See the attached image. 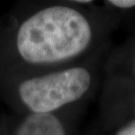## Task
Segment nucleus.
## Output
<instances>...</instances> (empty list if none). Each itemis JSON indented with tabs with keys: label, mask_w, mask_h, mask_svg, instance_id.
Segmentation results:
<instances>
[{
	"label": "nucleus",
	"mask_w": 135,
	"mask_h": 135,
	"mask_svg": "<svg viewBox=\"0 0 135 135\" xmlns=\"http://www.w3.org/2000/svg\"><path fill=\"white\" fill-rule=\"evenodd\" d=\"M15 135H65V131L53 114L32 113L22 121Z\"/></svg>",
	"instance_id": "3"
},
{
	"label": "nucleus",
	"mask_w": 135,
	"mask_h": 135,
	"mask_svg": "<svg viewBox=\"0 0 135 135\" xmlns=\"http://www.w3.org/2000/svg\"><path fill=\"white\" fill-rule=\"evenodd\" d=\"M116 135H135V120L131 121L124 127H122Z\"/></svg>",
	"instance_id": "5"
},
{
	"label": "nucleus",
	"mask_w": 135,
	"mask_h": 135,
	"mask_svg": "<svg viewBox=\"0 0 135 135\" xmlns=\"http://www.w3.org/2000/svg\"><path fill=\"white\" fill-rule=\"evenodd\" d=\"M108 3L112 4L115 7L119 8H132L135 6V0H111L108 1Z\"/></svg>",
	"instance_id": "4"
},
{
	"label": "nucleus",
	"mask_w": 135,
	"mask_h": 135,
	"mask_svg": "<svg viewBox=\"0 0 135 135\" xmlns=\"http://www.w3.org/2000/svg\"><path fill=\"white\" fill-rule=\"evenodd\" d=\"M76 3H91L90 0H78V1H75Z\"/></svg>",
	"instance_id": "6"
},
{
	"label": "nucleus",
	"mask_w": 135,
	"mask_h": 135,
	"mask_svg": "<svg viewBox=\"0 0 135 135\" xmlns=\"http://www.w3.org/2000/svg\"><path fill=\"white\" fill-rule=\"evenodd\" d=\"M91 37V27L80 12L66 6H51L21 24L16 44L25 61L46 64L80 54Z\"/></svg>",
	"instance_id": "1"
},
{
	"label": "nucleus",
	"mask_w": 135,
	"mask_h": 135,
	"mask_svg": "<svg viewBox=\"0 0 135 135\" xmlns=\"http://www.w3.org/2000/svg\"><path fill=\"white\" fill-rule=\"evenodd\" d=\"M90 82L86 69L69 68L25 80L20 84L19 95L33 113L48 114L83 96Z\"/></svg>",
	"instance_id": "2"
}]
</instances>
